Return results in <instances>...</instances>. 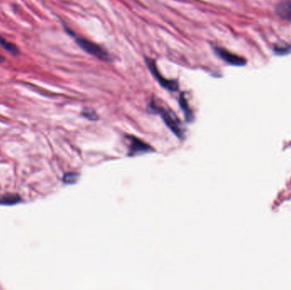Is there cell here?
<instances>
[{
	"label": "cell",
	"instance_id": "1",
	"mask_svg": "<svg viewBox=\"0 0 291 290\" xmlns=\"http://www.w3.org/2000/svg\"><path fill=\"white\" fill-rule=\"evenodd\" d=\"M65 29H66V32L75 39V42L79 47L81 48L83 51L86 52L87 54L90 55L92 57H95V58L103 60V61H111L112 58L110 54L103 48L101 47L99 44H95L94 42L89 41L86 38L77 37L73 33V31L70 30L67 27H65Z\"/></svg>",
	"mask_w": 291,
	"mask_h": 290
},
{
	"label": "cell",
	"instance_id": "2",
	"mask_svg": "<svg viewBox=\"0 0 291 290\" xmlns=\"http://www.w3.org/2000/svg\"><path fill=\"white\" fill-rule=\"evenodd\" d=\"M145 62L147 67H148L149 71L152 73V75L154 77V79L158 81V84L163 88L167 89L169 91H177L178 89H179V83H178L177 80L167 79L164 78L160 72L158 71L155 60L152 59V58L145 57Z\"/></svg>",
	"mask_w": 291,
	"mask_h": 290
},
{
	"label": "cell",
	"instance_id": "3",
	"mask_svg": "<svg viewBox=\"0 0 291 290\" xmlns=\"http://www.w3.org/2000/svg\"><path fill=\"white\" fill-rule=\"evenodd\" d=\"M149 108L152 110V112L155 111L158 114H160L162 118L165 121V124L171 129L172 132L175 133V135H176L179 138L183 137V131L180 127V123H179L177 117L175 115L174 113H171L170 111L165 110V109L157 108L153 104L150 105Z\"/></svg>",
	"mask_w": 291,
	"mask_h": 290
},
{
	"label": "cell",
	"instance_id": "4",
	"mask_svg": "<svg viewBox=\"0 0 291 290\" xmlns=\"http://www.w3.org/2000/svg\"><path fill=\"white\" fill-rule=\"evenodd\" d=\"M213 51H215L216 56L221 58L226 63L231 66H244L247 64V60L244 57L233 54L230 51L225 50L224 48L213 46Z\"/></svg>",
	"mask_w": 291,
	"mask_h": 290
},
{
	"label": "cell",
	"instance_id": "5",
	"mask_svg": "<svg viewBox=\"0 0 291 290\" xmlns=\"http://www.w3.org/2000/svg\"><path fill=\"white\" fill-rule=\"evenodd\" d=\"M275 13L283 21L291 22V0H284L277 3Z\"/></svg>",
	"mask_w": 291,
	"mask_h": 290
},
{
	"label": "cell",
	"instance_id": "6",
	"mask_svg": "<svg viewBox=\"0 0 291 290\" xmlns=\"http://www.w3.org/2000/svg\"><path fill=\"white\" fill-rule=\"evenodd\" d=\"M152 151V149L151 148V146H149L147 144L142 142L141 140L136 139L134 137L131 138V145L130 147V156L142 154V153H146V152Z\"/></svg>",
	"mask_w": 291,
	"mask_h": 290
},
{
	"label": "cell",
	"instance_id": "7",
	"mask_svg": "<svg viewBox=\"0 0 291 290\" xmlns=\"http://www.w3.org/2000/svg\"><path fill=\"white\" fill-rule=\"evenodd\" d=\"M179 105H180V108L183 111L186 120L187 122H192L193 119V112L189 108V105H188V102H187V99L185 97L184 94H180V97H179Z\"/></svg>",
	"mask_w": 291,
	"mask_h": 290
},
{
	"label": "cell",
	"instance_id": "8",
	"mask_svg": "<svg viewBox=\"0 0 291 290\" xmlns=\"http://www.w3.org/2000/svg\"><path fill=\"white\" fill-rule=\"evenodd\" d=\"M0 46L3 47V50L8 51L9 53L15 56V57L20 54L19 49L16 46V44L7 41L6 39L3 38L1 35H0Z\"/></svg>",
	"mask_w": 291,
	"mask_h": 290
},
{
	"label": "cell",
	"instance_id": "9",
	"mask_svg": "<svg viewBox=\"0 0 291 290\" xmlns=\"http://www.w3.org/2000/svg\"><path fill=\"white\" fill-rule=\"evenodd\" d=\"M21 198L16 194H6L0 197V204L13 205L19 203Z\"/></svg>",
	"mask_w": 291,
	"mask_h": 290
},
{
	"label": "cell",
	"instance_id": "10",
	"mask_svg": "<svg viewBox=\"0 0 291 290\" xmlns=\"http://www.w3.org/2000/svg\"><path fill=\"white\" fill-rule=\"evenodd\" d=\"M273 52L277 56H286L291 54V45L288 44H277L273 47Z\"/></svg>",
	"mask_w": 291,
	"mask_h": 290
},
{
	"label": "cell",
	"instance_id": "11",
	"mask_svg": "<svg viewBox=\"0 0 291 290\" xmlns=\"http://www.w3.org/2000/svg\"><path fill=\"white\" fill-rule=\"evenodd\" d=\"M82 115L87 119L91 120V121H95L98 118V115L91 108H85L83 110Z\"/></svg>",
	"mask_w": 291,
	"mask_h": 290
},
{
	"label": "cell",
	"instance_id": "12",
	"mask_svg": "<svg viewBox=\"0 0 291 290\" xmlns=\"http://www.w3.org/2000/svg\"><path fill=\"white\" fill-rule=\"evenodd\" d=\"M78 178H79V175L77 174H66L63 177V181L67 184H73V183L76 182Z\"/></svg>",
	"mask_w": 291,
	"mask_h": 290
},
{
	"label": "cell",
	"instance_id": "13",
	"mask_svg": "<svg viewBox=\"0 0 291 290\" xmlns=\"http://www.w3.org/2000/svg\"><path fill=\"white\" fill-rule=\"evenodd\" d=\"M4 60H5V58H4L3 57H2V56H0V64L3 63V62H4Z\"/></svg>",
	"mask_w": 291,
	"mask_h": 290
}]
</instances>
